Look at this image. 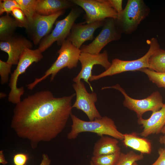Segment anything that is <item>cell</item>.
Segmentation results:
<instances>
[{
  "label": "cell",
  "instance_id": "4",
  "mask_svg": "<svg viewBox=\"0 0 165 165\" xmlns=\"http://www.w3.org/2000/svg\"><path fill=\"white\" fill-rule=\"evenodd\" d=\"M147 42L149 46L148 52L142 57L131 61H124L115 58L112 61L110 67L104 72L98 75H92L89 81L98 80L103 77L112 76L127 71H139L143 68H149V60L150 56L160 48L157 39L152 38L148 40Z\"/></svg>",
  "mask_w": 165,
  "mask_h": 165
},
{
  "label": "cell",
  "instance_id": "15",
  "mask_svg": "<svg viewBox=\"0 0 165 165\" xmlns=\"http://www.w3.org/2000/svg\"><path fill=\"white\" fill-rule=\"evenodd\" d=\"M32 46L30 41L21 36H13L6 41L0 42L1 50L8 54L6 62L12 65H17L24 51L27 48L31 49Z\"/></svg>",
  "mask_w": 165,
  "mask_h": 165
},
{
  "label": "cell",
  "instance_id": "22",
  "mask_svg": "<svg viewBox=\"0 0 165 165\" xmlns=\"http://www.w3.org/2000/svg\"><path fill=\"white\" fill-rule=\"evenodd\" d=\"M121 152L110 154L92 156L91 161L94 165H115L121 154Z\"/></svg>",
  "mask_w": 165,
  "mask_h": 165
},
{
  "label": "cell",
  "instance_id": "33",
  "mask_svg": "<svg viewBox=\"0 0 165 165\" xmlns=\"http://www.w3.org/2000/svg\"><path fill=\"white\" fill-rule=\"evenodd\" d=\"M8 163V161L5 159L3 151L2 150H0V163L3 165H5Z\"/></svg>",
  "mask_w": 165,
  "mask_h": 165
},
{
  "label": "cell",
  "instance_id": "3",
  "mask_svg": "<svg viewBox=\"0 0 165 165\" xmlns=\"http://www.w3.org/2000/svg\"><path fill=\"white\" fill-rule=\"evenodd\" d=\"M61 46L57 52L59 55L56 61L42 76L36 78L33 82L27 85L28 89L32 90L38 84L50 75L51 76L50 81L52 82L57 74L64 68L67 67L71 69L77 67L81 52L80 49L67 39Z\"/></svg>",
  "mask_w": 165,
  "mask_h": 165
},
{
  "label": "cell",
  "instance_id": "14",
  "mask_svg": "<svg viewBox=\"0 0 165 165\" xmlns=\"http://www.w3.org/2000/svg\"><path fill=\"white\" fill-rule=\"evenodd\" d=\"M104 21L88 24L84 22L75 23L66 39L77 48L80 49L85 42L94 39L95 31L103 26Z\"/></svg>",
  "mask_w": 165,
  "mask_h": 165
},
{
  "label": "cell",
  "instance_id": "11",
  "mask_svg": "<svg viewBox=\"0 0 165 165\" xmlns=\"http://www.w3.org/2000/svg\"><path fill=\"white\" fill-rule=\"evenodd\" d=\"M75 92L76 100L72 108L82 111L87 116L90 121L102 117L95 105L97 100V94L87 91L84 83L80 80L72 85Z\"/></svg>",
  "mask_w": 165,
  "mask_h": 165
},
{
  "label": "cell",
  "instance_id": "18",
  "mask_svg": "<svg viewBox=\"0 0 165 165\" xmlns=\"http://www.w3.org/2000/svg\"><path fill=\"white\" fill-rule=\"evenodd\" d=\"M135 132L123 134L124 138L122 140L123 145L143 154H150L152 150L151 141L145 138L140 137Z\"/></svg>",
  "mask_w": 165,
  "mask_h": 165
},
{
  "label": "cell",
  "instance_id": "6",
  "mask_svg": "<svg viewBox=\"0 0 165 165\" xmlns=\"http://www.w3.org/2000/svg\"><path fill=\"white\" fill-rule=\"evenodd\" d=\"M42 53L38 48L35 50L27 48L22 53L16 68L11 74L9 79V86L10 90L8 97L9 102L16 104L21 101V97L24 94V90L23 87H17L18 77L32 63L38 62L43 58Z\"/></svg>",
  "mask_w": 165,
  "mask_h": 165
},
{
  "label": "cell",
  "instance_id": "8",
  "mask_svg": "<svg viewBox=\"0 0 165 165\" xmlns=\"http://www.w3.org/2000/svg\"><path fill=\"white\" fill-rule=\"evenodd\" d=\"M82 12V9L77 6L72 7L68 14L63 19L56 21L52 32L44 37L40 42L38 48L42 52L46 50L56 42L61 46L69 35L76 20Z\"/></svg>",
  "mask_w": 165,
  "mask_h": 165
},
{
  "label": "cell",
  "instance_id": "16",
  "mask_svg": "<svg viewBox=\"0 0 165 165\" xmlns=\"http://www.w3.org/2000/svg\"><path fill=\"white\" fill-rule=\"evenodd\" d=\"M137 122L143 128L142 131L138 134L142 137L160 133L165 126V103L159 110L152 112L148 119H138Z\"/></svg>",
  "mask_w": 165,
  "mask_h": 165
},
{
  "label": "cell",
  "instance_id": "36",
  "mask_svg": "<svg viewBox=\"0 0 165 165\" xmlns=\"http://www.w3.org/2000/svg\"><path fill=\"white\" fill-rule=\"evenodd\" d=\"M160 133H162L163 134H165V126L163 127Z\"/></svg>",
  "mask_w": 165,
  "mask_h": 165
},
{
  "label": "cell",
  "instance_id": "12",
  "mask_svg": "<svg viewBox=\"0 0 165 165\" xmlns=\"http://www.w3.org/2000/svg\"><path fill=\"white\" fill-rule=\"evenodd\" d=\"M79 61L81 63V69L78 75L73 79L76 82L83 79L89 85L92 92L93 88L89 82V80L92 75V70L94 65H101L105 70L111 66V63L108 60V52L104 51L102 53L98 54H92L87 53L81 52Z\"/></svg>",
  "mask_w": 165,
  "mask_h": 165
},
{
  "label": "cell",
  "instance_id": "23",
  "mask_svg": "<svg viewBox=\"0 0 165 165\" xmlns=\"http://www.w3.org/2000/svg\"><path fill=\"white\" fill-rule=\"evenodd\" d=\"M21 7L27 18L29 24L36 13V5L37 0H16Z\"/></svg>",
  "mask_w": 165,
  "mask_h": 165
},
{
  "label": "cell",
  "instance_id": "31",
  "mask_svg": "<svg viewBox=\"0 0 165 165\" xmlns=\"http://www.w3.org/2000/svg\"><path fill=\"white\" fill-rule=\"evenodd\" d=\"M112 7L118 14L120 13L123 10L122 8L123 0H109Z\"/></svg>",
  "mask_w": 165,
  "mask_h": 165
},
{
  "label": "cell",
  "instance_id": "38",
  "mask_svg": "<svg viewBox=\"0 0 165 165\" xmlns=\"http://www.w3.org/2000/svg\"><path fill=\"white\" fill-rule=\"evenodd\" d=\"M90 165H94L92 162L90 161Z\"/></svg>",
  "mask_w": 165,
  "mask_h": 165
},
{
  "label": "cell",
  "instance_id": "28",
  "mask_svg": "<svg viewBox=\"0 0 165 165\" xmlns=\"http://www.w3.org/2000/svg\"><path fill=\"white\" fill-rule=\"evenodd\" d=\"M12 65L0 60V75L2 85L7 83L9 80V75L11 73Z\"/></svg>",
  "mask_w": 165,
  "mask_h": 165
},
{
  "label": "cell",
  "instance_id": "10",
  "mask_svg": "<svg viewBox=\"0 0 165 165\" xmlns=\"http://www.w3.org/2000/svg\"><path fill=\"white\" fill-rule=\"evenodd\" d=\"M122 33L118 28L116 19L112 18L106 19L102 29L92 42L88 45H83L80 48L81 52L92 54H98L107 44L117 41L121 38Z\"/></svg>",
  "mask_w": 165,
  "mask_h": 165
},
{
  "label": "cell",
  "instance_id": "2",
  "mask_svg": "<svg viewBox=\"0 0 165 165\" xmlns=\"http://www.w3.org/2000/svg\"><path fill=\"white\" fill-rule=\"evenodd\" d=\"M70 117L72 124L67 135L68 139H74L79 134L84 132L94 133L101 137L107 135L120 140L123 139V134L118 130L114 121L107 116L91 121L82 120L72 114Z\"/></svg>",
  "mask_w": 165,
  "mask_h": 165
},
{
  "label": "cell",
  "instance_id": "35",
  "mask_svg": "<svg viewBox=\"0 0 165 165\" xmlns=\"http://www.w3.org/2000/svg\"><path fill=\"white\" fill-rule=\"evenodd\" d=\"M6 96V94L3 93L1 92L0 93V98H2L5 97Z\"/></svg>",
  "mask_w": 165,
  "mask_h": 165
},
{
  "label": "cell",
  "instance_id": "20",
  "mask_svg": "<svg viewBox=\"0 0 165 165\" xmlns=\"http://www.w3.org/2000/svg\"><path fill=\"white\" fill-rule=\"evenodd\" d=\"M17 26L14 19L9 14L0 17V40L5 41L13 36Z\"/></svg>",
  "mask_w": 165,
  "mask_h": 165
},
{
  "label": "cell",
  "instance_id": "19",
  "mask_svg": "<svg viewBox=\"0 0 165 165\" xmlns=\"http://www.w3.org/2000/svg\"><path fill=\"white\" fill-rule=\"evenodd\" d=\"M118 139L109 137H101L95 143L93 148V156L108 155L120 152Z\"/></svg>",
  "mask_w": 165,
  "mask_h": 165
},
{
  "label": "cell",
  "instance_id": "9",
  "mask_svg": "<svg viewBox=\"0 0 165 165\" xmlns=\"http://www.w3.org/2000/svg\"><path fill=\"white\" fill-rule=\"evenodd\" d=\"M85 12L83 18L85 23L104 21L112 18L117 19L118 14L112 7L109 0H70Z\"/></svg>",
  "mask_w": 165,
  "mask_h": 165
},
{
  "label": "cell",
  "instance_id": "1",
  "mask_svg": "<svg viewBox=\"0 0 165 165\" xmlns=\"http://www.w3.org/2000/svg\"><path fill=\"white\" fill-rule=\"evenodd\" d=\"M75 96L56 97L47 90L29 95L16 104L11 127L35 149L40 142L50 141L62 131L72 114Z\"/></svg>",
  "mask_w": 165,
  "mask_h": 165
},
{
  "label": "cell",
  "instance_id": "27",
  "mask_svg": "<svg viewBox=\"0 0 165 165\" xmlns=\"http://www.w3.org/2000/svg\"><path fill=\"white\" fill-rule=\"evenodd\" d=\"M19 8L21 10V7L16 0H0V15L4 13L7 14L11 13L15 9Z\"/></svg>",
  "mask_w": 165,
  "mask_h": 165
},
{
  "label": "cell",
  "instance_id": "34",
  "mask_svg": "<svg viewBox=\"0 0 165 165\" xmlns=\"http://www.w3.org/2000/svg\"><path fill=\"white\" fill-rule=\"evenodd\" d=\"M159 142L161 144L164 145V151L165 152V134L160 135L159 138Z\"/></svg>",
  "mask_w": 165,
  "mask_h": 165
},
{
  "label": "cell",
  "instance_id": "5",
  "mask_svg": "<svg viewBox=\"0 0 165 165\" xmlns=\"http://www.w3.org/2000/svg\"><path fill=\"white\" fill-rule=\"evenodd\" d=\"M150 12V8L143 0H128L116 19L118 27L122 34H130L136 30Z\"/></svg>",
  "mask_w": 165,
  "mask_h": 165
},
{
  "label": "cell",
  "instance_id": "32",
  "mask_svg": "<svg viewBox=\"0 0 165 165\" xmlns=\"http://www.w3.org/2000/svg\"><path fill=\"white\" fill-rule=\"evenodd\" d=\"M51 160L48 155L43 153L42 155V160L39 165H50Z\"/></svg>",
  "mask_w": 165,
  "mask_h": 165
},
{
  "label": "cell",
  "instance_id": "25",
  "mask_svg": "<svg viewBox=\"0 0 165 165\" xmlns=\"http://www.w3.org/2000/svg\"><path fill=\"white\" fill-rule=\"evenodd\" d=\"M143 158V154H137L133 151L126 153L121 152L115 165H132L134 162L141 160Z\"/></svg>",
  "mask_w": 165,
  "mask_h": 165
},
{
  "label": "cell",
  "instance_id": "26",
  "mask_svg": "<svg viewBox=\"0 0 165 165\" xmlns=\"http://www.w3.org/2000/svg\"><path fill=\"white\" fill-rule=\"evenodd\" d=\"M11 14L13 17L18 27L24 28L27 30L29 26L28 20L23 11L20 9L16 8Z\"/></svg>",
  "mask_w": 165,
  "mask_h": 165
},
{
  "label": "cell",
  "instance_id": "24",
  "mask_svg": "<svg viewBox=\"0 0 165 165\" xmlns=\"http://www.w3.org/2000/svg\"><path fill=\"white\" fill-rule=\"evenodd\" d=\"M139 71L146 74L149 80L158 87L165 89V72H157L148 68H143Z\"/></svg>",
  "mask_w": 165,
  "mask_h": 165
},
{
  "label": "cell",
  "instance_id": "17",
  "mask_svg": "<svg viewBox=\"0 0 165 165\" xmlns=\"http://www.w3.org/2000/svg\"><path fill=\"white\" fill-rule=\"evenodd\" d=\"M75 6L70 0H37L36 12L41 15L48 16Z\"/></svg>",
  "mask_w": 165,
  "mask_h": 165
},
{
  "label": "cell",
  "instance_id": "7",
  "mask_svg": "<svg viewBox=\"0 0 165 165\" xmlns=\"http://www.w3.org/2000/svg\"><path fill=\"white\" fill-rule=\"evenodd\" d=\"M110 88L117 90L123 94L124 97L123 103V106L134 112L138 119L143 118V114L146 112L151 111L153 112L159 110L164 104L162 97L158 91L153 92L146 98L137 99L129 96L125 90L119 84L112 86L103 87L101 89Z\"/></svg>",
  "mask_w": 165,
  "mask_h": 165
},
{
  "label": "cell",
  "instance_id": "21",
  "mask_svg": "<svg viewBox=\"0 0 165 165\" xmlns=\"http://www.w3.org/2000/svg\"><path fill=\"white\" fill-rule=\"evenodd\" d=\"M149 68L159 72H165V50L160 48L150 57Z\"/></svg>",
  "mask_w": 165,
  "mask_h": 165
},
{
  "label": "cell",
  "instance_id": "29",
  "mask_svg": "<svg viewBox=\"0 0 165 165\" xmlns=\"http://www.w3.org/2000/svg\"><path fill=\"white\" fill-rule=\"evenodd\" d=\"M28 156L24 153H17L15 154L13 158L14 165H26L28 159Z\"/></svg>",
  "mask_w": 165,
  "mask_h": 165
},
{
  "label": "cell",
  "instance_id": "13",
  "mask_svg": "<svg viewBox=\"0 0 165 165\" xmlns=\"http://www.w3.org/2000/svg\"><path fill=\"white\" fill-rule=\"evenodd\" d=\"M64 13V10H61L48 16L42 15L36 13L27 30L31 33L35 45L39 44L43 38L49 34L57 18Z\"/></svg>",
  "mask_w": 165,
  "mask_h": 165
},
{
  "label": "cell",
  "instance_id": "37",
  "mask_svg": "<svg viewBox=\"0 0 165 165\" xmlns=\"http://www.w3.org/2000/svg\"><path fill=\"white\" fill-rule=\"evenodd\" d=\"M132 165H138L137 163V162H134L132 164Z\"/></svg>",
  "mask_w": 165,
  "mask_h": 165
},
{
  "label": "cell",
  "instance_id": "30",
  "mask_svg": "<svg viewBox=\"0 0 165 165\" xmlns=\"http://www.w3.org/2000/svg\"><path fill=\"white\" fill-rule=\"evenodd\" d=\"M159 156L156 160L151 165H165V152L162 148L158 150Z\"/></svg>",
  "mask_w": 165,
  "mask_h": 165
}]
</instances>
